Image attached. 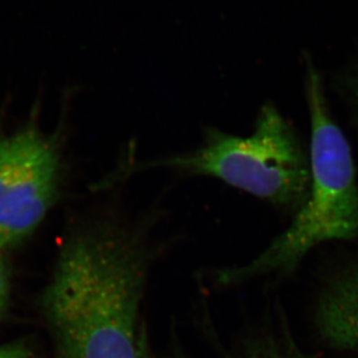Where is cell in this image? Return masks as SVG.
I'll use <instances>...</instances> for the list:
<instances>
[{"instance_id": "1", "label": "cell", "mask_w": 358, "mask_h": 358, "mask_svg": "<svg viewBox=\"0 0 358 358\" xmlns=\"http://www.w3.org/2000/svg\"><path fill=\"white\" fill-rule=\"evenodd\" d=\"M154 214L103 210L72 226L41 310L55 358H140L141 307L164 247Z\"/></svg>"}, {"instance_id": "2", "label": "cell", "mask_w": 358, "mask_h": 358, "mask_svg": "<svg viewBox=\"0 0 358 358\" xmlns=\"http://www.w3.org/2000/svg\"><path fill=\"white\" fill-rule=\"evenodd\" d=\"M306 96L310 124L307 199L289 227L253 260L213 271L215 287L231 288L261 275L289 274L317 245L358 236V183L352 148L334 122L322 78L310 62Z\"/></svg>"}, {"instance_id": "3", "label": "cell", "mask_w": 358, "mask_h": 358, "mask_svg": "<svg viewBox=\"0 0 358 358\" xmlns=\"http://www.w3.org/2000/svg\"><path fill=\"white\" fill-rule=\"evenodd\" d=\"M169 167L210 176L268 203L296 212L308 196V154L291 122L272 103L264 106L246 136L207 129L192 152L122 166L107 176L109 185L148 169Z\"/></svg>"}, {"instance_id": "4", "label": "cell", "mask_w": 358, "mask_h": 358, "mask_svg": "<svg viewBox=\"0 0 358 358\" xmlns=\"http://www.w3.org/2000/svg\"><path fill=\"white\" fill-rule=\"evenodd\" d=\"M63 162L59 131L47 134L31 117L13 133L0 131V250L31 236L60 197Z\"/></svg>"}, {"instance_id": "5", "label": "cell", "mask_w": 358, "mask_h": 358, "mask_svg": "<svg viewBox=\"0 0 358 358\" xmlns=\"http://www.w3.org/2000/svg\"><path fill=\"white\" fill-rule=\"evenodd\" d=\"M315 322L327 345L358 352V260L327 282L317 301Z\"/></svg>"}, {"instance_id": "6", "label": "cell", "mask_w": 358, "mask_h": 358, "mask_svg": "<svg viewBox=\"0 0 358 358\" xmlns=\"http://www.w3.org/2000/svg\"><path fill=\"white\" fill-rule=\"evenodd\" d=\"M219 358H284L282 350L271 334H257L244 336L230 348L220 345ZM164 358H195L178 339L171 341Z\"/></svg>"}, {"instance_id": "7", "label": "cell", "mask_w": 358, "mask_h": 358, "mask_svg": "<svg viewBox=\"0 0 358 358\" xmlns=\"http://www.w3.org/2000/svg\"><path fill=\"white\" fill-rule=\"evenodd\" d=\"M0 358H38L31 341L18 339L0 345Z\"/></svg>"}, {"instance_id": "8", "label": "cell", "mask_w": 358, "mask_h": 358, "mask_svg": "<svg viewBox=\"0 0 358 358\" xmlns=\"http://www.w3.org/2000/svg\"><path fill=\"white\" fill-rule=\"evenodd\" d=\"M11 275L10 268L6 257L0 250V320L6 315L10 300Z\"/></svg>"}, {"instance_id": "9", "label": "cell", "mask_w": 358, "mask_h": 358, "mask_svg": "<svg viewBox=\"0 0 358 358\" xmlns=\"http://www.w3.org/2000/svg\"><path fill=\"white\" fill-rule=\"evenodd\" d=\"M282 338H284V350H282L284 358H317L301 352L294 343V338H292L291 334L289 333L286 327H284Z\"/></svg>"}, {"instance_id": "10", "label": "cell", "mask_w": 358, "mask_h": 358, "mask_svg": "<svg viewBox=\"0 0 358 358\" xmlns=\"http://www.w3.org/2000/svg\"><path fill=\"white\" fill-rule=\"evenodd\" d=\"M140 358H155L150 348L148 331H143L140 341Z\"/></svg>"}, {"instance_id": "11", "label": "cell", "mask_w": 358, "mask_h": 358, "mask_svg": "<svg viewBox=\"0 0 358 358\" xmlns=\"http://www.w3.org/2000/svg\"><path fill=\"white\" fill-rule=\"evenodd\" d=\"M355 96H357V103H358V79H357V87H355Z\"/></svg>"}]
</instances>
